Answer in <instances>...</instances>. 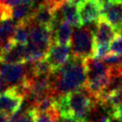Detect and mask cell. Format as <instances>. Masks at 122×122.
I'll list each match as a JSON object with an SVG mask.
<instances>
[{
	"label": "cell",
	"instance_id": "15",
	"mask_svg": "<svg viewBox=\"0 0 122 122\" xmlns=\"http://www.w3.org/2000/svg\"><path fill=\"white\" fill-rule=\"evenodd\" d=\"M30 111L32 112L34 122H58L61 118L60 112L57 107V103L49 111L44 112H38L33 110Z\"/></svg>",
	"mask_w": 122,
	"mask_h": 122
},
{
	"label": "cell",
	"instance_id": "12",
	"mask_svg": "<svg viewBox=\"0 0 122 122\" xmlns=\"http://www.w3.org/2000/svg\"><path fill=\"white\" fill-rule=\"evenodd\" d=\"M34 4L30 3H24L12 7L7 14V19H12L14 21H17V23L23 22L29 19L32 16Z\"/></svg>",
	"mask_w": 122,
	"mask_h": 122
},
{
	"label": "cell",
	"instance_id": "14",
	"mask_svg": "<svg viewBox=\"0 0 122 122\" xmlns=\"http://www.w3.org/2000/svg\"><path fill=\"white\" fill-rule=\"evenodd\" d=\"M1 57L5 64H20L25 62V45L15 43L11 50Z\"/></svg>",
	"mask_w": 122,
	"mask_h": 122
},
{
	"label": "cell",
	"instance_id": "13",
	"mask_svg": "<svg viewBox=\"0 0 122 122\" xmlns=\"http://www.w3.org/2000/svg\"><path fill=\"white\" fill-rule=\"evenodd\" d=\"M72 35L73 29L71 28V25L63 21L58 23L53 30V43L70 45Z\"/></svg>",
	"mask_w": 122,
	"mask_h": 122
},
{
	"label": "cell",
	"instance_id": "19",
	"mask_svg": "<svg viewBox=\"0 0 122 122\" xmlns=\"http://www.w3.org/2000/svg\"><path fill=\"white\" fill-rule=\"evenodd\" d=\"M11 122H34L32 112L30 110L24 112H21V111L12 117Z\"/></svg>",
	"mask_w": 122,
	"mask_h": 122
},
{
	"label": "cell",
	"instance_id": "23",
	"mask_svg": "<svg viewBox=\"0 0 122 122\" xmlns=\"http://www.w3.org/2000/svg\"><path fill=\"white\" fill-rule=\"evenodd\" d=\"M11 86L5 82V81L3 79V77L0 75V94L1 93H4L5 92L9 91L11 89Z\"/></svg>",
	"mask_w": 122,
	"mask_h": 122
},
{
	"label": "cell",
	"instance_id": "18",
	"mask_svg": "<svg viewBox=\"0 0 122 122\" xmlns=\"http://www.w3.org/2000/svg\"><path fill=\"white\" fill-rule=\"evenodd\" d=\"M36 0H0V20L7 19L9 10L15 5L24 3L34 4Z\"/></svg>",
	"mask_w": 122,
	"mask_h": 122
},
{
	"label": "cell",
	"instance_id": "27",
	"mask_svg": "<svg viewBox=\"0 0 122 122\" xmlns=\"http://www.w3.org/2000/svg\"><path fill=\"white\" fill-rule=\"evenodd\" d=\"M109 122H122V119L115 117L113 115H110L109 116Z\"/></svg>",
	"mask_w": 122,
	"mask_h": 122
},
{
	"label": "cell",
	"instance_id": "22",
	"mask_svg": "<svg viewBox=\"0 0 122 122\" xmlns=\"http://www.w3.org/2000/svg\"><path fill=\"white\" fill-rule=\"evenodd\" d=\"M66 0H44L43 3L48 5L49 7L55 13V12L58 10L59 8L64 5Z\"/></svg>",
	"mask_w": 122,
	"mask_h": 122
},
{
	"label": "cell",
	"instance_id": "1",
	"mask_svg": "<svg viewBox=\"0 0 122 122\" xmlns=\"http://www.w3.org/2000/svg\"><path fill=\"white\" fill-rule=\"evenodd\" d=\"M86 82L85 59L71 56L67 62L50 76L51 94L58 99L80 89Z\"/></svg>",
	"mask_w": 122,
	"mask_h": 122
},
{
	"label": "cell",
	"instance_id": "30",
	"mask_svg": "<svg viewBox=\"0 0 122 122\" xmlns=\"http://www.w3.org/2000/svg\"><path fill=\"white\" fill-rule=\"evenodd\" d=\"M73 1H74V2H76V4H78V3H79L80 1H82V0H73Z\"/></svg>",
	"mask_w": 122,
	"mask_h": 122
},
{
	"label": "cell",
	"instance_id": "21",
	"mask_svg": "<svg viewBox=\"0 0 122 122\" xmlns=\"http://www.w3.org/2000/svg\"><path fill=\"white\" fill-rule=\"evenodd\" d=\"M110 51L111 53L122 55V39L120 37H117L110 46Z\"/></svg>",
	"mask_w": 122,
	"mask_h": 122
},
{
	"label": "cell",
	"instance_id": "4",
	"mask_svg": "<svg viewBox=\"0 0 122 122\" xmlns=\"http://www.w3.org/2000/svg\"><path fill=\"white\" fill-rule=\"evenodd\" d=\"M29 65L20 64H3L0 66V75L11 87L23 84L26 80Z\"/></svg>",
	"mask_w": 122,
	"mask_h": 122
},
{
	"label": "cell",
	"instance_id": "5",
	"mask_svg": "<svg viewBox=\"0 0 122 122\" xmlns=\"http://www.w3.org/2000/svg\"><path fill=\"white\" fill-rule=\"evenodd\" d=\"M70 45H62L53 43L46 55L45 58L48 60L53 69V73L59 69L67 62L70 55Z\"/></svg>",
	"mask_w": 122,
	"mask_h": 122
},
{
	"label": "cell",
	"instance_id": "2",
	"mask_svg": "<svg viewBox=\"0 0 122 122\" xmlns=\"http://www.w3.org/2000/svg\"><path fill=\"white\" fill-rule=\"evenodd\" d=\"M92 23L85 24L84 27H79L73 32L70 41L73 57L83 59L93 57L95 46L93 33L95 28H92Z\"/></svg>",
	"mask_w": 122,
	"mask_h": 122
},
{
	"label": "cell",
	"instance_id": "32",
	"mask_svg": "<svg viewBox=\"0 0 122 122\" xmlns=\"http://www.w3.org/2000/svg\"><path fill=\"white\" fill-rule=\"evenodd\" d=\"M3 62V60H2V58H1V57H0V66H1V63Z\"/></svg>",
	"mask_w": 122,
	"mask_h": 122
},
{
	"label": "cell",
	"instance_id": "20",
	"mask_svg": "<svg viewBox=\"0 0 122 122\" xmlns=\"http://www.w3.org/2000/svg\"><path fill=\"white\" fill-rule=\"evenodd\" d=\"M110 51V46L109 44H102V45H95L94 46V53L93 57L96 58H103L107 56Z\"/></svg>",
	"mask_w": 122,
	"mask_h": 122
},
{
	"label": "cell",
	"instance_id": "31",
	"mask_svg": "<svg viewBox=\"0 0 122 122\" xmlns=\"http://www.w3.org/2000/svg\"><path fill=\"white\" fill-rule=\"evenodd\" d=\"M80 122H89V121L85 120V119H83V120H80Z\"/></svg>",
	"mask_w": 122,
	"mask_h": 122
},
{
	"label": "cell",
	"instance_id": "26",
	"mask_svg": "<svg viewBox=\"0 0 122 122\" xmlns=\"http://www.w3.org/2000/svg\"><path fill=\"white\" fill-rule=\"evenodd\" d=\"M58 122H80V120L74 117H61Z\"/></svg>",
	"mask_w": 122,
	"mask_h": 122
},
{
	"label": "cell",
	"instance_id": "7",
	"mask_svg": "<svg viewBox=\"0 0 122 122\" xmlns=\"http://www.w3.org/2000/svg\"><path fill=\"white\" fill-rule=\"evenodd\" d=\"M23 99L12 87L9 91L0 94V112L13 117L21 111Z\"/></svg>",
	"mask_w": 122,
	"mask_h": 122
},
{
	"label": "cell",
	"instance_id": "28",
	"mask_svg": "<svg viewBox=\"0 0 122 122\" xmlns=\"http://www.w3.org/2000/svg\"><path fill=\"white\" fill-rule=\"evenodd\" d=\"M95 122H109V117H107V116H102V117Z\"/></svg>",
	"mask_w": 122,
	"mask_h": 122
},
{
	"label": "cell",
	"instance_id": "25",
	"mask_svg": "<svg viewBox=\"0 0 122 122\" xmlns=\"http://www.w3.org/2000/svg\"><path fill=\"white\" fill-rule=\"evenodd\" d=\"M12 116L0 112V122H11Z\"/></svg>",
	"mask_w": 122,
	"mask_h": 122
},
{
	"label": "cell",
	"instance_id": "6",
	"mask_svg": "<svg viewBox=\"0 0 122 122\" xmlns=\"http://www.w3.org/2000/svg\"><path fill=\"white\" fill-rule=\"evenodd\" d=\"M55 16L57 23L65 21L71 26L76 28H79L82 25L80 17L78 15L77 4L73 0H66L61 7L55 12Z\"/></svg>",
	"mask_w": 122,
	"mask_h": 122
},
{
	"label": "cell",
	"instance_id": "9",
	"mask_svg": "<svg viewBox=\"0 0 122 122\" xmlns=\"http://www.w3.org/2000/svg\"><path fill=\"white\" fill-rule=\"evenodd\" d=\"M93 36H94V44L102 45V44H110V42H112L118 37V33L114 27L106 19L101 16L96 21V27Z\"/></svg>",
	"mask_w": 122,
	"mask_h": 122
},
{
	"label": "cell",
	"instance_id": "11",
	"mask_svg": "<svg viewBox=\"0 0 122 122\" xmlns=\"http://www.w3.org/2000/svg\"><path fill=\"white\" fill-rule=\"evenodd\" d=\"M31 18L36 23L50 28L52 30H54L57 24H58L56 22L55 13L44 3H41L35 8Z\"/></svg>",
	"mask_w": 122,
	"mask_h": 122
},
{
	"label": "cell",
	"instance_id": "29",
	"mask_svg": "<svg viewBox=\"0 0 122 122\" xmlns=\"http://www.w3.org/2000/svg\"><path fill=\"white\" fill-rule=\"evenodd\" d=\"M117 33H118V37H120L122 39V25L117 30Z\"/></svg>",
	"mask_w": 122,
	"mask_h": 122
},
{
	"label": "cell",
	"instance_id": "24",
	"mask_svg": "<svg viewBox=\"0 0 122 122\" xmlns=\"http://www.w3.org/2000/svg\"><path fill=\"white\" fill-rule=\"evenodd\" d=\"M111 115H113L115 117H117V118L122 119V104L118 107H116V108H114V109L112 110V111H111ZM109 116H110V115H109Z\"/></svg>",
	"mask_w": 122,
	"mask_h": 122
},
{
	"label": "cell",
	"instance_id": "17",
	"mask_svg": "<svg viewBox=\"0 0 122 122\" xmlns=\"http://www.w3.org/2000/svg\"><path fill=\"white\" fill-rule=\"evenodd\" d=\"M30 64L34 76H50L53 73V69L45 57Z\"/></svg>",
	"mask_w": 122,
	"mask_h": 122
},
{
	"label": "cell",
	"instance_id": "10",
	"mask_svg": "<svg viewBox=\"0 0 122 122\" xmlns=\"http://www.w3.org/2000/svg\"><path fill=\"white\" fill-rule=\"evenodd\" d=\"M102 17L106 19L116 30L122 25V2L112 0L102 5Z\"/></svg>",
	"mask_w": 122,
	"mask_h": 122
},
{
	"label": "cell",
	"instance_id": "8",
	"mask_svg": "<svg viewBox=\"0 0 122 122\" xmlns=\"http://www.w3.org/2000/svg\"><path fill=\"white\" fill-rule=\"evenodd\" d=\"M82 24L96 22L102 16V8L96 0H82L77 4Z\"/></svg>",
	"mask_w": 122,
	"mask_h": 122
},
{
	"label": "cell",
	"instance_id": "3",
	"mask_svg": "<svg viewBox=\"0 0 122 122\" xmlns=\"http://www.w3.org/2000/svg\"><path fill=\"white\" fill-rule=\"evenodd\" d=\"M71 116L78 120L85 119L86 116L97 105L95 101L91 97L84 85L82 88L66 95Z\"/></svg>",
	"mask_w": 122,
	"mask_h": 122
},
{
	"label": "cell",
	"instance_id": "16",
	"mask_svg": "<svg viewBox=\"0 0 122 122\" xmlns=\"http://www.w3.org/2000/svg\"><path fill=\"white\" fill-rule=\"evenodd\" d=\"M30 19V18H29ZM29 19L17 23L13 41L15 44L26 45L29 41Z\"/></svg>",
	"mask_w": 122,
	"mask_h": 122
}]
</instances>
